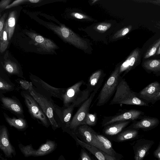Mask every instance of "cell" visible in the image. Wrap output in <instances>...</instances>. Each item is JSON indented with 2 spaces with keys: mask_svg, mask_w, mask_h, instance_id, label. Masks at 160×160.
Listing matches in <instances>:
<instances>
[{
  "mask_svg": "<svg viewBox=\"0 0 160 160\" xmlns=\"http://www.w3.org/2000/svg\"><path fill=\"white\" fill-rule=\"evenodd\" d=\"M124 104L148 106V103L140 98L138 93L132 91L125 79L120 77L117 90L110 105Z\"/></svg>",
  "mask_w": 160,
  "mask_h": 160,
  "instance_id": "6da1fadb",
  "label": "cell"
},
{
  "mask_svg": "<svg viewBox=\"0 0 160 160\" xmlns=\"http://www.w3.org/2000/svg\"><path fill=\"white\" fill-rule=\"evenodd\" d=\"M38 102L48 119L52 128L55 130L59 127L56 112V104L51 97L46 96L38 92L32 84L28 91Z\"/></svg>",
  "mask_w": 160,
  "mask_h": 160,
  "instance_id": "7a4b0ae2",
  "label": "cell"
},
{
  "mask_svg": "<svg viewBox=\"0 0 160 160\" xmlns=\"http://www.w3.org/2000/svg\"><path fill=\"white\" fill-rule=\"evenodd\" d=\"M84 84V82L82 80L66 88L62 97L63 106L72 105L75 108L77 107L88 98L91 93L88 90L87 88L83 90H80V87Z\"/></svg>",
  "mask_w": 160,
  "mask_h": 160,
  "instance_id": "3957f363",
  "label": "cell"
},
{
  "mask_svg": "<svg viewBox=\"0 0 160 160\" xmlns=\"http://www.w3.org/2000/svg\"><path fill=\"white\" fill-rule=\"evenodd\" d=\"M119 67H116L105 82L97 98V106L106 104L115 93L121 77L119 73Z\"/></svg>",
  "mask_w": 160,
  "mask_h": 160,
  "instance_id": "277c9868",
  "label": "cell"
},
{
  "mask_svg": "<svg viewBox=\"0 0 160 160\" xmlns=\"http://www.w3.org/2000/svg\"><path fill=\"white\" fill-rule=\"evenodd\" d=\"M20 94L31 117L47 128L50 125L49 121L39 105L28 91H22Z\"/></svg>",
  "mask_w": 160,
  "mask_h": 160,
  "instance_id": "5b68a950",
  "label": "cell"
},
{
  "mask_svg": "<svg viewBox=\"0 0 160 160\" xmlns=\"http://www.w3.org/2000/svg\"><path fill=\"white\" fill-rule=\"evenodd\" d=\"M48 28L64 41L82 49L88 48L86 42L63 24L47 25Z\"/></svg>",
  "mask_w": 160,
  "mask_h": 160,
  "instance_id": "8992f818",
  "label": "cell"
},
{
  "mask_svg": "<svg viewBox=\"0 0 160 160\" xmlns=\"http://www.w3.org/2000/svg\"><path fill=\"white\" fill-rule=\"evenodd\" d=\"M29 79L34 89L40 93L47 97H53L62 100V97L66 88L54 87L32 74L29 76Z\"/></svg>",
  "mask_w": 160,
  "mask_h": 160,
  "instance_id": "52a82bcc",
  "label": "cell"
},
{
  "mask_svg": "<svg viewBox=\"0 0 160 160\" xmlns=\"http://www.w3.org/2000/svg\"><path fill=\"white\" fill-rule=\"evenodd\" d=\"M19 148L24 157L42 156L49 154L56 149L57 145L54 141L47 139L38 149H34L31 144L24 146L21 143L18 144Z\"/></svg>",
  "mask_w": 160,
  "mask_h": 160,
  "instance_id": "ba28073f",
  "label": "cell"
},
{
  "mask_svg": "<svg viewBox=\"0 0 160 160\" xmlns=\"http://www.w3.org/2000/svg\"><path fill=\"white\" fill-rule=\"evenodd\" d=\"M144 114V113L141 111L135 109L121 110L114 115L104 117L102 122V126L104 127L118 122L141 119Z\"/></svg>",
  "mask_w": 160,
  "mask_h": 160,
  "instance_id": "9c48e42d",
  "label": "cell"
},
{
  "mask_svg": "<svg viewBox=\"0 0 160 160\" xmlns=\"http://www.w3.org/2000/svg\"><path fill=\"white\" fill-rule=\"evenodd\" d=\"M97 92L94 91L92 92L88 98L80 106L72 118L67 132L70 131L74 134V132L77 128L78 126L82 125L84 120L89 112V108L92 101Z\"/></svg>",
  "mask_w": 160,
  "mask_h": 160,
  "instance_id": "30bf717a",
  "label": "cell"
},
{
  "mask_svg": "<svg viewBox=\"0 0 160 160\" xmlns=\"http://www.w3.org/2000/svg\"><path fill=\"white\" fill-rule=\"evenodd\" d=\"M95 132L89 126L84 125L78 126L74 131V133L81 141L94 146L105 152L104 149L95 137Z\"/></svg>",
  "mask_w": 160,
  "mask_h": 160,
  "instance_id": "8fae6325",
  "label": "cell"
},
{
  "mask_svg": "<svg viewBox=\"0 0 160 160\" xmlns=\"http://www.w3.org/2000/svg\"><path fill=\"white\" fill-rule=\"evenodd\" d=\"M0 100L3 108L8 111L18 118H24L22 106L16 97H6L3 94H0Z\"/></svg>",
  "mask_w": 160,
  "mask_h": 160,
  "instance_id": "7c38bea8",
  "label": "cell"
},
{
  "mask_svg": "<svg viewBox=\"0 0 160 160\" xmlns=\"http://www.w3.org/2000/svg\"><path fill=\"white\" fill-rule=\"evenodd\" d=\"M55 108L59 126H60L63 131L67 132L69 129L75 107L72 105L61 107L56 104Z\"/></svg>",
  "mask_w": 160,
  "mask_h": 160,
  "instance_id": "4fadbf2b",
  "label": "cell"
},
{
  "mask_svg": "<svg viewBox=\"0 0 160 160\" xmlns=\"http://www.w3.org/2000/svg\"><path fill=\"white\" fill-rule=\"evenodd\" d=\"M0 148L6 158H11L16 155L15 149L9 139L8 128L3 125L0 126Z\"/></svg>",
  "mask_w": 160,
  "mask_h": 160,
  "instance_id": "5bb4252c",
  "label": "cell"
},
{
  "mask_svg": "<svg viewBox=\"0 0 160 160\" xmlns=\"http://www.w3.org/2000/svg\"><path fill=\"white\" fill-rule=\"evenodd\" d=\"M26 34L33 41L35 45L39 48L40 51L51 52L57 48V46L52 41L37 33L27 32Z\"/></svg>",
  "mask_w": 160,
  "mask_h": 160,
  "instance_id": "9a60e30c",
  "label": "cell"
},
{
  "mask_svg": "<svg viewBox=\"0 0 160 160\" xmlns=\"http://www.w3.org/2000/svg\"><path fill=\"white\" fill-rule=\"evenodd\" d=\"M154 143L153 140L142 138L137 140L133 146L134 160H143L146 153Z\"/></svg>",
  "mask_w": 160,
  "mask_h": 160,
  "instance_id": "2e32d148",
  "label": "cell"
},
{
  "mask_svg": "<svg viewBox=\"0 0 160 160\" xmlns=\"http://www.w3.org/2000/svg\"><path fill=\"white\" fill-rule=\"evenodd\" d=\"M159 123V121L157 118L149 117H142L139 120L134 122L125 129L138 130L141 129L144 131H147L155 128Z\"/></svg>",
  "mask_w": 160,
  "mask_h": 160,
  "instance_id": "e0dca14e",
  "label": "cell"
},
{
  "mask_svg": "<svg viewBox=\"0 0 160 160\" xmlns=\"http://www.w3.org/2000/svg\"><path fill=\"white\" fill-rule=\"evenodd\" d=\"M140 58V52L137 48L134 50L128 58L120 66L119 73L122 78L129 71L135 68L139 62Z\"/></svg>",
  "mask_w": 160,
  "mask_h": 160,
  "instance_id": "ac0fdd59",
  "label": "cell"
},
{
  "mask_svg": "<svg viewBox=\"0 0 160 160\" xmlns=\"http://www.w3.org/2000/svg\"><path fill=\"white\" fill-rule=\"evenodd\" d=\"M160 91V83L154 82L147 86L138 93L139 98L147 102H152Z\"/></svg>",
  "mask_w": 160,
  "mask_h": 160,
  "instance_id": "d6986e66",
  "label": "cell"
},
{
  "mask_svg": "<svg viewBox=\"0 0 160 160\" xmlns=\"http://www.w3.org/2000/svg\"><path fill=\"white\" fill-rule=\"evenodd\" d=\"M105 76L106 74L101 69L95 71L90 75L86 84V88L90 93L94 91L98 92L103 82Z\"/></svg>",
  "mask_w": 160,
  "mask_h": 160,
  "instance_id": "ffe728a7",
  "label": "cell"
},
{
  "mask_svg": "<svg viewBox=\"0 0 160 160\" xmlns=\"http://www.w3.org/2000/svg\"><path fill=\"white\" fill-rule=\"evenodd\" d=\"M131 120L115 122L104 127L103 133L105 135L113 138L120 133L129 124Z\"/></svg>",
  "mask_w": 160,
  "mask_h": 160,
  "instance_id": "44dd1931",
  "label": "cell"
},
{
  "mask_svg": "<svg viewBox=\"0 0 160 160\" xmlns=\"http://www.w3.org/2000/svg\"><path fill=\"white\" fill-rule=\"evenodd\" d=\"M94 135L95 138L104 149L105 152L113 157H122V155L115 151L113 148L111 142L107 138L98 134L95 131L94 133Z\"/></svg>",
  "mask_w": 160,
  "mask_h": 160,
  "instance_id": "7402d4cb",
  "label": "cell"
},
{
  "mask_svg": "<svg viewBox=\"0 0 160 160\" xmlns=\"http://www.w3.org/2000/svg\"><path fill=\"white\" fill-rule=\"evenodd\" d=\"M1 63L3 68L9 75H15L20 78H24L21 67L16 62L10 60H6Z\"/></svg>",
  "mask_w": 160,
  "mask_h": 160,
  "instance_id": "603a6c76",
  "label": "cell"
},
{
  "mask_svg": "<svg viewBox=\"0 0 160 160\" xmlns=\"http://www.w3.org/2000/svg\"><path fill=\"white\" fill-rule=\"evenodd\" d=\"M3 114L6 122L11 127L20 131H24L28 128L27 122L24 118L11 117L5 112Z\"/></svg>",
  "mask_w": 160,
  "mask_h": 160,
  "instance_id": "cb8c5ba5",
  "label": "cell"
},
{
  "mask_svg": "<svg viewBox=\"0 0 160 160\" xmlns=\"http://www.w3.org/2000/svg\"><path fill=\"white\" fill-rule=\"evenodd\" d=\"M18 90L16 84L12 82L7 75L0 74V94H3L7 92Z\"/></svg>",
  "mask_w": 160,
  "mask_h": 160,
  "instance_id": "d4e9b609",
  "label": "cell"
},
{
  "mask_svg": "<svg viewBox=\"0 0 160 160\" xmlns=\"http://www.w3.org/2000/svg\"><path fill=\"white\" fill-rule=\"evenodd\" d=\"M77 145H79L82 148L88 151L98 160H107L102 151L97 147L87 144L79 140L77 137L75 138Z\"/></svg>",
  "mask_w": 160,
  "mask_h": 160,
  "instance_id": "484cf974",
  "label": "cell"
},
{
  "mask_svg": "<svg viewBox=\"0 0 160 160\" xmlns=\"http://www.w3.org/2000/svg\"><path fill=\"white\" fill-rule=\"evenodd\" d=\"M138 130L127 129L123 130L111 139L116 142H122L136 138L138 134Z\"/></svg>",
  "mask_w": 160,
  "mask_h": 160,
  "instance_id": "4316f807",
  "label": "cell"
},
{
  "mask_svg": "<svg viewBox=\"0 0 160 160\" xmlns=\"http://www.w3.org/2000/svg\"><path fill=\"white\" fill-rule=\"evenodd\" d=\"M142 65L147 72L160 76V59L147 60L143 62Z\"/></svg>",
  "mask_w": 160,
  "mask_h": 160,
  "instance_id": "83f0119b",
  "label": "cell"
},
{
  "mask_svg": "<svg viewBox=\"0 0 160 160\" xmlns=\"http://www.w3.org/2000/svg\"><path fill=\"white\" fill-rule=\"evenodd\" d=\"M17 12L14 10L10 12L8 18L6 21L8 28V40L10 41L12 38L15 27L17 19Z\"/></svg>",
  "mask_w": 160,
  "mask_h": 160,
  "instance_id": "f1b7e54d",
  "label": "cell"
},
{
  "mask_svg": "<svg viewBox=\"0 0 160 160\" xmlns=\"http://www.w3.org/2000/svg\"><path fill=\"white\" fill-rule=\"evenodd\" d=\"M8 28L7 21L5 22L3 28L2 38L0 39V52H3L7 48L8 43Z\"/></svg>",
  "mask_w": 160,
  "mask_h": 160,
  "instance_id": "f546056e",
  "label": "cell"
},
{
  "mask_svg": "<svg viewBox=\"0 0 160 160\" xmlns=\"http://www.w3.org/2000/svg\"><path fill=\"white\" fill-rule=\"evenodd\" d=\"M98 121L97 113H90L89 112L87 114L82 125H86L88 126H94L96 125Z\"/></svg>",
  "mask_w": 160,
  "mask_h": 160,
  "instance_id": "4dcf8cb0",
  "label": "cell"
},
{
  "mask_svg": "<svg viewBox=\"0 0 160 160\" xmlns=\"http://www.w3.org/2000/svg\"><path fill=\"white\" fill-rule=\"evenodd\" d=\"M160 45V38L158 39L148 50L144 55V58H148L153 56L156 53Z\"/></svg>",
  "mask_w": 160,
  "mask_h": 160,
  "instance_id": "1f68e13d",
  "label": "cell"
},
{
  "mask_svg": "<svg viewBox=\"0 0 160 160\" xmlns=\"http://www.w3.org/2000/svg\"><path fill=\"white\" fill-rule=\"evenodd\" d=\"M23 78L18 79L15 80L16 85L18 90L22 89V91H28L32 85L31 82H29Z\"/></svg>",
  "mask_w": 160,
  "mask_h": 160,
  "instance_id": "d6a6232c",
  "label": "cell"
},
{
  "mask_svg": "<svg viewBox=\"0 0 160 160\" xmlns=\"http://www.w3.org/2000/svg\"><path fill=\"white\" fill-rule=\"evenodd\" d=\"M79 160H95L86 150L82 148L81 149Z\"/></svg>",
  "mask_w": 160,
  "mask_h": 160,
  "instance_id": "836d02e7",
  "label": "cell"
},
{
  "mask_svg": "<svg viewBox=\"0 0 160 160\" xmlns=\"http://www.w3.org/2000/svg\"><path fill=\"white\" fill-rule=\"evenodd\" d=\"M132 28V27L131 26L124 28L115 35V37L116 38H118L125 35L129 32Z\"/></svg>",
  "mask_w": 160,
  "mask_h": 160,
  "instance_id": "e575fe53",
  "label": "cell"
},
{
  "mask_svg": "<svg viewBox=\"0 0 160 160\" xmlns=\"http://www.w3.org/2000/svg\"><path fill=\"white\" fill-rule=\"evenodd\" d=\"M134 1L137 3H151L160 6V0H136Z\"/></svg>",
  "mask_w": 160,
  "mask_h": 160,
  "instance_id": "d590c367",
  "label": "cell"
},
{
  "mask_svg": "<svg viewBox=\"0 0 160 160\" xmlns=\"http://www.w3.org/2000/svg\"><path fill=\"white\" fill-rule=\"evenodd\" d=\"M6 15V13H4L0 19V39L2 38V36Z\"/></svg>",
  "mask_w": 160,
  "mask_h": 160,
  "instance_id": "8d00e7d4",
  "label": "cell"
},
{
  "mask_svg": "<svg viewBox=\"0 0 160 160\" xmlns=\"http://www.w3.org/2000/svg\"><path fill=\"white\" fill-rule=\"evenodd\" d=\"M111 26L110 23H103L98 25L96 28L100 31H104L108 29Z\"/></svg>",
  "mask_w": 160,
  "mask_h": 160,
  "instance_id": "74e56055",
  "label": "cell"
},
{
  "mask_svg": "<svg viewBox=\"0 0 160 160\" xmlns=\"http://www.w3.org/2000/svg\"><path fill=\"white\" fill-rule=\"evenodd\" d=\"M28 2V0H17L13 2L11 4L7 6L5 9L11 8L12 7L18 5H19L25 2Z\"/></svg>",
  "mask_w": 160,
  "mask_h": 160,
  "instance_id": "f35d334b",
  "label": "cell"
},
{
  "mask_svg": "<svg viewBox=\"0 0 160 160\" xmlns=\"http://www.w3.org/2000/svg\"><path fill=\"white\" fill-rule=\"evenodd\" d=\"M12 0H2L0 2V12L1 10L3 9H5L6 7L9 5V4L11 2Z\"/></svg>",
  "mask_w": 160,
  "mask_h": 160,
  "instance_id": "ab89813d",
  "label": "cell"
},
{
  "mask_svg": "<svg viewBox=\"0 0 160 160\" xmlns=\"http://www.w3.org/2000/svg\"><path fill=\"white\" fill-rule=\"evenodd\" d=\"M153 155L158 160H160V142L157 148L153 152Z\"/></svg>",
  "mask_w": 160,
  "mask_h": 160,
  "instance_id": "60d3db41",
  "label": "cell"
},
{
  "mask_svg": "<svg viewBox=\"0 0 160 160\" xmlns=\"http://www.w3.org/2000/svg\"><path fill=\"white\" fill-rule=\"evenodd\" d=\"M103 153L105 156L107 160H121L122 157H112L106 153L103 152Z\"/></svg>",
  "mask_w": 160,
  "mask_h": 160,
  "instance_id": "b9f144b4",
  "label": "cell"
},
{
  "mask_svg": "<svg viewBox=\"0 0 160 160\" xmlns=\"http://www.w3.org/2000/svg\"><path fill=\"white\" fill-rule=\"evenodd\" d=\"M72 15L75 18L78 19H82L87 18V17L86 16L78 13H73L72 14Z\"/></svg>",
  "mask_w": 160,
  "mask_h": 160,
  "instance_id": "7bdbcfd3",
  "label": "cell"
},
{
  "mask_svg": "<svg viewBox=\"0 0 160 160\" xmlns=\"http://www.w3.org/2000/svg\"><path fill=\"white\" fill-rule=\"evenodd\" d=\"M159 100H160V91L157 96L153 99L151 102L153 104L156 101Z\"/></svg>",
  "mask_w": 160,
  "mask_h": 160,
  "instance_id": "ee69618b",
  "label": "cell"
},
{
  "mask_svg": "<svg viewBox=\"0 0 160 160\" xmlns=\"http://www.w3.org/2000/svg\"><path fill=\"white\" fill-rule=\"evenodd\" d=\"M42 1L41 0H28V2L32 3H37Z\"/></svg>",
  "mask_w": 160,
  "mask_h": 160,
  "instance_id": "f6af8a7d",
  "label": "cell"
},
{
  "mask_svg": "<svg viewBox=\"0 0 160 160\" xmlns=\"http://www.w3.org/2000/svg\"><path fill=\"white\" fill-rule=\"evenodd\" d=\"M58 160H66V159L62 155H61L59 156Z\"/></svg>",
  "mask_w": 160,
  "mask_h": 160,
  "instance_id": "bcb514c9",
  "label": "cell"
},
{
  "mask_svg": "<svg viewBox=\"0 0 160 160\" xmlns=\"http://www.w3.org/2000/svg\"><path fill=\"white\" fill-rule=\"evenodd\" d=\"M160 54V45L159 46V47L157 51L156 52V55H159Z\"/></svg>",
  "mask_w": 160,
  "mask_h": 160,
  "instance_id": "7dc6e473",
  "label": "cell"
},
{
  "mask_svg": "<svg viewBox=\"0 0 160 160\" xmlns=\"http://www.w3.org/2000/svg\"><path fill=\"white\" fill-rule=\"evenodd\" d=\"M0 160H8L7 159L5 158L2 157V154H1L0 155Z\"/></svg>",
  "mask_w": 160,
  "mask_h": 160,
  "instance_id": "c3c4849f",
  "label": "cell"
},
{
  "mask_svg": "<svg viewBox=\"0 0 160 160\" xmlns=\"http://www.w3.org/2000/svg\"><path fill=\"white\" fill-rule=\"evenodd\" d=\"M156 26H158V28H160V21H159L156 23Z\"/></svg>",
  "mask_w": 160,
  "mask_h": 160,
  "instance_id": "681fc988",
  "label": "cell"
}]
</instances>
